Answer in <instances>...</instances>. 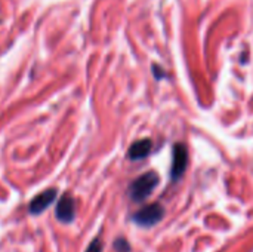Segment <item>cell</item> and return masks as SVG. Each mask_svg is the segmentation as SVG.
Returning <instances> with one entry per match:
<instances>
[{
  "mask_svg": "<svg viewBox=\"0 0 253 252\" xmlns=\"http://www.w3.org/2000/svg\"><path fill=\"white\" fill-rule=\"evenodd\" d=\"M159 184V177L156 172H147L141 177H138L130 186H129V196L135 202H142L145 201L156 186Z\"/></svg>",
  "mask_w": 253,
  "mask_h": 252,
  "instance_id": "6da1fadb",
  "label": "cell"
},
{
  "mask_svg": "<svg viewBox=\"0 0 253 252\" xmlns=\"http://www.w3.org/2000/svg\"><path fill=\"white\" fill-rule=\"evenodd\" d=\"M163 215H165L163 206L160 203H151V205H147L142 209H139L133 215V221L141 227H153L159 221H162Z\"/></svg>",
  "mask_w": 253,
  "mask_h": 252,
  "instance_id": "7a4b0ae2",
  "label": "cell"
},
{
  "mask_svg": "<svg viewBox=\"0 0 253 252\" xmlns=\"http://www.w3.org/2000/svg\"><path fill=\"white\" fill-rule=\"evenodd\" d=\"M58 198V190L56 189H47L42 193H39L34 199H31L28 205V212L31 215H40L44 212Z\"/></svg>",
  "mask_w": 253,
  "mask_h": 252,
  "instance_id": "3957f363",
  "label": "cell"
},
{
  "mask_svg": "<svg viewBox=\"0 0 253 252\" xmlns=\"http://www.w3.org/2000/svg\"><path fill=\"white\" fill-rule=\"evenodd\" d=\"M55 215H56L58 221L65 223V224L74 221V218H76V202H74L71 195L65 193L61 196V199L56 203Z\"/></svg>",
  "mask_w": 253,
  "mask_h": 252,
  "instance_id": "277c9868",
  "label": "cell"
},
{
  "mask_svg": "<svg viewBox=\"0 0 253 252\" xmlns=\"http://www.w3.org/2000/svg\"><path fill=\"white\" fill-rule=\"evenodd\" d=\"M188 165V151L184 144H175L173 147V163H172V180L178 181Z\"/></svg>",
  "mask_w": 253,
  "mask_h": 252,
  "instance_id": "5b68a950",
  "label": "cell"
},
{
  "mask_svg": "<svg viewBox=\"0 0 253 252\" xmlns=\"http://www.w3.org/2000/svg\"><path fill=\"white\" fill-rule=\"evenodd\" d=\"M151 149H153L151 140H147V138L138 140L130 146V149L127 151V156H129L130 160H141V159H144V157H147L150 154Z\"/></svg>",
  "mask_w": 253,
  "mask_h": 252,
  "instance_id": "8992f818",
  "label": "cell"
},
{
  "mask_svg": "<svg viewBox=\"0 0 253 252\" xmlns=\"http://www.w3.org/2000/svg\"><path fill=\"white\" fill-rule=\"evenodd\" d=\"M102 242H101V239L99 238H95L90 244H89V247H87V250L84 252H102Z\"/></svg>",
  "mask_w": 253,
  "mask_h": 252,
  "instance_id": "52a82bcc",
  "label": "cell"
},
{
  "mask_svg": "<svg viewBox=\"0 0 253 252\" xmlns=\"http://www.w3.org/2000/svg\"><path fill=\"white\" fill-rule=\"evenodd\" d=\"M114 248L119 252H129V250H130L127 241L123 239V238H120V239H117V241L114 242Z\"/></svg>",
  "mask_w": 253,
  "mask_h": 252,
  "instance_id": "ba28073f",
  "label": "cell"
}]
</instances>
